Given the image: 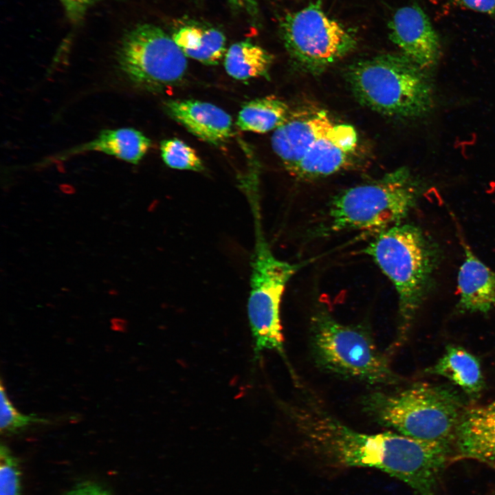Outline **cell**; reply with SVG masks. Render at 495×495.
I'll list each match as a JSON object with an SVG mask.
<instances>
[{
    "mask_svg": "<svg viewBox=\"0 0 495 495\" xmlns=\"http://www.w3.org/2000/svg\"><path fill=\"white\" fill-rule=\"evenodd\" d=\"M309 324L311 353L324 372L376 388L402 381L367 327L342 323L325 308L315 311Z\"/></svg>",
    "mask_w": 495,
    "mask_h": 495,
    "instance_id": "cell-5",
    "label": "cell"
},
{
    "mask_svg": "<svg viewBox=\"0 0 495 495\" xmlns=\"http://www.w3.org/2000/svg\"><path fill=\"white\" fill-rule=\"evenodd\" d=\"M255 220L256 242L248 302L255 358L266 350L283 355L280 304L285 286L298 266L275 257L263 235L258 217Z\"/></svg>",
    "mask_w": 495,
    "mask_h": 495,
    "instance_id": "cell-7",
    "label": "cell"
},
{
    "mask_svg": "<svg viewBox=\"0 0 495 495\" xmlns=\"http://www.w3.org/2000/svg\"><path fill=\"white\" fill-rule=\"evenodd\" d=\"M357 142L358 135L352 126L335 124L307 151L291 174L303 179L333 174L349 164Z\"/></svg>",
    "mask_w": 495,
    "mask_h": 495,
    "instance_id": "cell-12",
    "label": "cell"
},
{
    "mask_svg": "<svg viewBox=\"0 0 495 495\" xmlns=\"http://www.w3.org/2000/svg\"><path fill=\"white\" fill-rule=\"evenodd\" d=\"M457 277L461 312L487 314L495 309V271L479 260L466 245Z\"/></svg>",
    "mask_w": 495,
    "mask_h": 495,
    "instance_id": "cell-15",
    "label": "cell"
},
{
    "mask_svg": "<svg viewBox=\"0 0 495 495\" xmlns=\"http://www.w3.org/2000/svg\"><path fill=\"white\" fill-rule=\"evenodd\" d=\"M454 446L460 456L495 468V400L465 408L457 426Z\"/></svg>",
    "mask_w": 495,
    "mask_h": 495,
    "instance_id": "cell-13",
    "label": "cell"
},
{
    "mask_svg": "<svg viewBox=\"0 0 495 495\" xmlns=\"http://www.w3.org/2000/svg\"><path fill=\"white\" fill-rule=\"evenodd\" d=\"M64 495H111L102 487L93 482L79 483L67 491Z\"/></svg>",
    "mask_w": 495,
    "mask_h": 495,
    "instance_id": "cell-26",
    "label": "cell"
},
{
    "mask_svg": "<svg viewBox=\"0 0 495 495\" xmlns=\"http://www.w3.org/2000/svg\"><path fill=\"white\" fill-rule=\"evenodd\" d=\"M289 115L285 102L269 96L244 104L239 112L236 125L241 131L264 133L278 128Z\"/></svg>",
    "mask_w": 495,
    "mask_h": 495,
    "instance_id": "cell-19",
    "label": "cell"
},
{
    "mask_svg": "<svg viewBox=\"0 0 495 495\" xmlns=\"http://www.w3.org/2000/svg\"><path fill=\"white\" fill-rule=\"evenodd\" d=\"M287 412L302 446L320 459L340 467L375 468L403 482L415 495H437L451 448L392 430L360 432L305 391Z\"/></svg>",
    "mask_w": 495,
    "mask_h": 495,
    "instance_id": "cell-1",
    "label": "cell"
},
{
    "mask_svg": "<svg viewBox=\"0 0 495 495\" xmlns=\"http://www.w3.org/2000/svg\"><path fill=\"white\" fill-rule=\"evenodd\" d=\"M389 38L402 53L421 67H434L440 57L439 38L428 16L417 5L399 8L388 23Z\"/></svg>",
    "mask_w": 495,
    "mask_h": 495,
    "instance_id": "cell-10",
    "label": "cell"
},
{
    "mask_svg": "<svg viewBox=\"0 0 495 495\" xmlns=\"http://www.w3.org/2000/svg\"><path fill=\"white\" fill-rule=\"evenodd\" d=\"M166 112L199 139L213 144L227 140L232 134V120L222 109L195 100H170Z\"/></svg>",
    "mask_w": 495,
    "mask_h": 495,
    "instance_id": "cell-14",
    "label": "cell"
},
{
    "mask_svg": "<svg viewBox=\"0 0 495 495\" xmlns=\"http://www.w3.org/2000/svg\"><path fill=\"white\" fill-rule=\"evenodd\" d=\"M364 252L390 279L397 293L398 327L396 339L387 351L390 355L407 340L432 287L439 249L419 227L400 223L377 232Z\"/></svg>",
    "mask_w": 495,
    "mask_h": 495,
    "instance_id": "cell-3",
    "label": "cell"
},
{
    "mask_svg": "<svg viewBox=\"0 0 495 495\" xmlns=\"http://www.w3.org/2000/svg\"><path fill=\"white\" fill-rule=\"evenodd\" d=\"M462 7L482 12L495 19V0H453Z\"/></svg>",
    "mask_w": 495,
    "mask_h": 495,
    "instance_id": "cell-25",
    "label": "cell"
},
{
    "mask_svg": "<svg viewBox=\"0 0 495 495\" xmlns=\"http://www.w3.org/2000/svg\"><path fill=\"white\" fill-rule=\"evenodd\" d=\"M117 62L133 84L148 90L175 85L184 76L186 56L163 30L153 24H139L123 36Z\"/></svg>",
    "mask_w": 495,
    "mask_h": 495,
    "instance_id": "cell-9",
    "label": "cell"
},
{
    "mask_svg": "<svg viewBox=\"0 0 495 495\" xmlns=\"http://www.w3.org/2000/svg\"><path fill=\"white\" fill-rule=\"evenodd\" d=\"M272 56L261 46L249 41L232 45L225 55L224 67L229 76L237 80L268 77Z\"/></svg>",
    "mask_w": 495,
    "mask_h": 495,
    "instance_id": "cell-20",
    "label": "cell"
},
{
    "mask_svg": "<svg viewBox=\"0 0 495 495\" xmlns=\"http://www.w3.org/2000/svg\"><path fill=\"white\" fill-rule=\"evenodd\" d=\"M419 192L410 171L399 168L336 195L317 232L323 235L346 230L378 232L402 223L417 204Z\"/></svg>",
    "mask_w": 495,
    "mask_h": 495,
    "instance_id": "cell-6",
    "label": "cell"
},
{
    "mask_svg": "<svg viewBox=\"0 0 495 495\" xmlns=\"http://www.w3.org/2000/svg\"><path fill=\"white\" fill-rule=\"evenodd\" d=\"M151 140L133 128L105 129L93 140L80 145L67 154L99 151L126 162L137 164L151 147Z\"/></svg>",
    "mask_w": 495,
    "mask_h": 495,
    "instance_id": "cell-17",
    "label": "cell"
},
{
    "mask_svg": "<svg viewBox=\"0 0 495 495\" xmlns=\"http://www.w3.org/2000/svg\"><path fill=\"white\" fill-rule=\"evenodd\" d=\"M94 0H60L68 18L73 22L80 21Z\"/></svg>",
    "mask_w": 495,
    "mask_h": 495,
    "instance_id": "cell-24",
    "label": "cell"
},
{
    "mask_svg": "<svg viewBox=\"0 0 495 495\" xmlns=\"http://www.w3.org/2000/svg\"><path fill=\"white\" fill-rule=\"evenodd\" d=\"M334 124L323 110L289 115L272 136V149L292 173L307 151Z\"/></svg>",
    "mask_w": 495,
    "mask_h": 495,
    "instance_id": "cell-11",
    "label": "cell"
},
{
    "mask_svg": "<svg viewBox=\"0 0 495 495\" xmlns=\"http://www.w3.org/2000/svg\"><path fill=\"white\" fill-rule=\"evenodd\" d=\"M361 406L384 428L451 448L468 407L465 398L451 386L424 382L391 391L376 388L363 396Z\"/></svg>",
    "mask_w": 495,
    "mask_h": 495,
    "instance_id": "cell-2",
    "label": "cell"
},
{
    "mask_svg": "<svg viewBox=\"0 0 495 495\" xmlns=\"http://www.w3.org/2000/svg\"><path fill=\"white\" fill-rule=\"evenodd\" d=\"M279 29L293 63L313 74L323 72L357 45L351 30L324 12L321 0L286 14L280 19Z\"/></svg>",
    "mask_w": 495,
    "mask_h": 495,
    "instance_id": "cell-8",
    "label": "cell"
},
{
    "mask_svg": "<svg viewBox=\"0 0 495 495\" xmlns=\"http://www.w3.org/2000/svg\"><path fill=\"white\" fill-rule=\"evenodd\" d=\"M1 433L12 434L25 428L32 423L43 421L34 415H25L19 412L9 400L6 392L1 383Z\"/></svg>",
    "mask_w": 495,
    "mask_h": 495,
    "instance_id": "cell-23",
    "label": "cell"
},
{
    "mask_svg": "<svg viewBox=\"0 0 495 495\" xmlns=\"http://www.w3.org/2000/svg\"><path fill=\"white\" fill-rule=\"evenodd\" d=\"M426 371L449 380L471 400L477 399L484 388L479 360L460 346L448 345L443 355Z\"/></svg>",
    "mask_w": 495,
    "mask_h": 495,
    "instance_id": "cell-16",
    "label": "cell"
},
{
    "mask_svg": "<svg viewBox=\"0 0 495 495\" xmlns=\"http://www.w3.org/2000/svg\"><path fill=\"white\" fill-rule=\"evenodd\" d=\"M230 4L237 9L244 10L250 14L256 12L255 0H228Z\"/></svg>",
    "mask_w": 495,
    "mask_h": 495,
    "instance_id": "cell-27",
    "label": "cell"
},
{
    "mask_svg": "<svg viewBox=\"0 0 495 495\" xmlns=\"http://www.w3.org/2000/svg\"><path fill=\"white\" fill-rule=\"evenodd\" d=\"M21 474L16 458L10 449L1 446L0 495H21Z\"/></svg>",
    "mask_w": 495,
    "mask_h": 495,
    "instance_id": "cell-22",
    "label": "cell"
},
{
    "mask_svg": "<svg viewBox=\"0 0 495 495\" xmlns=\"http://www.w3.org/2000/svg\"><path fill=\"white\" fill-rule=\"evenodd\" d=\"M161 156L169 167L178 170L201 171L203 163L196 151L177 138L163 140L160 144Z\"/></svg>",
    "mask_w": 495,
    "mask_h": 495,
    "instance_id": "cell-21",
    "label": "cell"
},
{
    "mask_svg": "<svg viewBox=\"0 0 495 495\" xmlns=\"http://www.w3.org/2000/svg\"><path fill=\"white\" fill-rule=\"evenodd\" d=\"M346 80L354 97L381 114L417 118L428 114L434 104L428 69L402 53H386L354 63Z\"/></svg>",
    "mask_w": 495,
    "mask_h": 495,
    "instance_id": "cell-4",
    "label": "cell"
},
{
    "mask_svg": "<svg viewBox=\"0 0 495 495\" xmlns=\"http://www.w3.org/2000/svg\"><path fill=\"white\" fill-rule=\"evenodd\" d=\"M172 38L186 56L205 65L218 64L226 52V37L215 28L184 26Z\"/></svg>",
    "mask_w": 495,
    "mask_h": 495,
    "instance_id": "cell-18",
    "label": "cell"
}]
</instances>
